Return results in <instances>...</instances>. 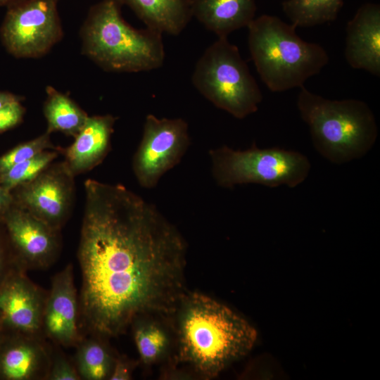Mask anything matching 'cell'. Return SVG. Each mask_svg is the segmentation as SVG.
Wrapping results in <instances>:
<instances>
[{
  "label": "cell",
  "mask_w": 380,
  "mask_h": 380,
  "mask_svg": "<svg viewBox=\"0 0 380 380\" xmlns=\"http://www.w3.org/2000/svg\"><path fill=\"white\" fill-rule=\"evenodd\" d=\"M77 258L80 317L118 336L137 319L171 317L186 292V243L153 204L121 184L89 179Z\"/></svg>",
  "instance_id": "1"
},
{
  "label": "cell",
  "mask_w": 380,
  "mask_h": 380,
  "mask_svg": "<svg viewBox=\"0 0 380 380\" xmlns=\"http://www.w3.org/2000/svg\"><path fill=\"white\" fill-rule=\"evenodd\" d=\"M177 360L210 379L246 356L256 329L231 308L207 295L186 292L175 312Z\"/></svg>",
  "instance_id": "2"
},
{
  "label": "cell",
  "mask_w": 380,
  "mask_h": 380,
  "mask_svg": "<svg viewBox=\"0 0 380 380\" xmlns=\"http://www.w3.org/2000/svg\"><path fill=\"white\" fill-rule=\"evenodd\" d=\"M118 0H102L89 9L80 30L82 53L105 71L138 72L160 68L162 34L136 29L121 15Z\"/></svg>",
  "instance_id": "3"
},
{
  "label": "cell",
  "mask_w": 380,
  "mask_h": 380,
  "mask_svg": "<svg viewBox=\"0 0 380 380\" xmlns=\"http://www.w3.org/2000/svg\"><path fill=\"white\" fill-rule=\"evenodd\" d=\"M297 106L313 145L324 158L343 164L360 158L373 147L378 128L373 112L357 99L330 100L301 86Z\"/></svg>",
  "instance_id": "4"
},
{
  "label": "cell",
  "mask_w": 380,
  "mask_h": 380,
  "mask_svg": "<svg viewBox=\"0 0 380 380\" xmlns=\"http://www.w3.org/2000/svg\"><path fill=\"white\" fill-rule=\"evenodd\" d=\"M247 27L252 60L261 80L273 92L303 86L328 63L329 56L322 46L303 40L293 24L277 16L262 15Z\"/></svg>",
  "instance_id": "5"
},
{
  "label": "cell",
  "mask_w": 380,
  "mask_h": 380,
  "mask_svg": "<svg viewBox=\"0 0 380 380\" xmlns=\"http://www.w3.org/2000/svg\"><path fill=\"white\" fill-rule=\"evenodd\" d=\"M195 88L217 108L238 119L254 113L261 91L236 46L218 37L198 60L192 75Z\"/></svg>",
  "instance_id": "6"
},
{
  "label": "cell",
  "mask_w": 380,
  "mask_h": 380,
  "mask_svg": "<svg viewBox=\"0 0 380 380\" xmlns=\"http://www.w3.org/2000/svg\"><path fill=\"white\" fill-rule=\"evenodd\" d=\"M208 154L215 182L227 189L248 184L293 188L305 180L311 167L308 158L299 152L260 148L255 143L246 150L224 145L210 149Z\"/></svg>",
  "instance_id": "7"
},
{
  "label": "cell",
  "mask_w": 380,
  "mask_h": 380,
  "mask_svg": "<svg viewBox=\"0 0 380 380\" xmlns=\"http://www.w3.org/2000/svg\"><path fill=\"white\" fill-rule=\"evenodd\" d=\"M58 0H22L7 8L0 29L7 51L18 58L42 57L63 36Z\"/></svg>",
  "instance_id": "8"
},
{
  "label": "cell",
  "mask_w": 380,
  "mask_h": 380,
  "mask_svg": "<svg viewBox=\"0 0 380 380\" xmlns=\"http://www.w3.org/2000/svg\"><path fill=\"white\" fill-rule=\"evenodd\" d=\"M190 142L189 125L184 119L147 115L132 158L133 172L139 185L156 187L161 177L180 163Z\"/></svg>",
  "instance_id": "9"
},
{
  "label": "cell",
  "mask_w": 380,
  "mask_h": 380,
  "mask_svg": "<svg viewBox=\"0 0 380 380\" xmlns=\"http://www.w3.org/2000/svg\"><path fill=\"white\" fill-rule=\"evenodd\" d=\"M74 177L64 161L51 163L34 178L10 192L14 203L61 231L72 213Z\"/></svg>",
  "instance_id": "10"
},
{
  "label": "cell",
  "mask_w": 380,
  "mask_h": 380,
  "mask_svg": "<svg viewBox=\"0 0 380 380\" xmlns=\"http://www.w3.org/2000/svg\"><path fill=\"white\" fill-rule=\"evenodd\" d=\"M2 219L22 269L43 270L53 264L61 247L60 231L14 203L4 213Z\"/></svg>",
  "instance_id": "11"
},
{
  "label": "cell",
  "mask_w": 380,
  "mask_h": 380,
  "mask_svg": "<svg viewBox=\"0 0 380 380\" xmlns=\"http://www.w3.org/2000/svg\"><path fill=\"white\" fill-rule=\"evenodd\" d=\"M47 296L17 267L0 286V318L9 331L40 335Z\"/></svg>",
  "instance_id": "12"
},
{
  "label": "cell",
  "mask_w": 380,
  "mask_h": 380,
  "mask_svg": "<svg viewBox=\"0 0 380 380\" xmlns=\"http://www.w3.org/2000/svg\"><path fill=\"white\" fill-rule=\"evenodd\" d=\"M80 302L74 284L73 267L68 264L56 273L45 302L42 334L63 347L76 346L80 332Z\"/></svg>",
  "instance_id": "13"
},
{
  "label": "cell",
  "mask_w": 380,
  "mask_h": 380,
  "mask_svg": "<svg viewBox=\"0 0 380 380\" xmlns=\"http://www.w3.org/2000/svg\"><path fill=\"white\" fill-rule=\"evenodd\" d=\"M51 359L40 335L8 331L0 343V380L46 379Z\"/></svg>",
  "instance_id": "14"
},
{
  "label": "cell",
  "mask_w": 380,
  "mask_h": 380,
  "mask_svg": "<svg viewBox=\"0 0 380 380\" xmlns=\"http://www.w3.org/2000/svg\"><path fill=\"white\" fill-rule=\"evenodd\" d=\"M345 58L353 68L380 75V6L366 3L348 23Z\"/></svg>",
  "instance_id": "15"
},
{
  "label": "cell",
  "mask_w": 380,
  "mask_h": 380,
  "mask_svg": "<svg viewBox=\"0 0 380 380\" xmlns=\"http://www.w3.org/2000/svg\"><path fill=\"white\" fill-rule=\"evenodd\" d=\"M116 118L112 115L89 116L64 151V163L73 176L86 172L100 164L110 149Z\"/></svg>",
  "instance_id": "16"
},
{
  "label": "cell",
  "mask_w": 380,
  "mask_h": 380,
  "mask_svg": "<svg viewBox=\"0 0 380 380\" xmlns=\"http://www.w3.org/2000/svg\"><path fill=\"white\" fill-rule=\"evenodd\" d=\"M192 14L218 37L248 27L253 20L255 0H191Z\"/></svg>",
  "instance_id": "17"
},
{
  "label": "cell",
  "mask_w": 380,
  "mask_h": 380,
  "mask_svg": "<svg viewBox=\"0 0 380 380\" xmlns=\"http://www.w3.org/2000/svg\"><path fill=\"white\" fill-rule=\"evenodd\" d=\"M128 6L146 27L171 35L179 34L191 18V0H118Z\"/></svg>",
  "instance_id": "18"
},
{
  "label": "cell",
  "mask_w": 380,
  "mask_h": 380,
  "mask_svg": "<svg viewBox=\"0 0 380 380\" xmlns=\"http://www.w3.org/2000/svg\"><path fill=\"white\" fill-rule=\"evenodd\" d=\"M43 111L47 122L46 132H61L75 137L89 115L69 96L51 86L46 87Z\"/></svg>",
  "instance_id": "19"
},
{
  "label": "cell",
  "mask_w": 380,
  "mask_h": 380,
  "mask_svg": "<svg viewBox=\"0 0 380 380\" xmlns=\"http://www.w3.org/2000/svg\"><path fill=\"white\" fill-rule=\"evenodd\" d=\"M103 338L91 335L78 343L74 364L81 379H109L115 356Z\"/></svg>",
  "instance_id": "20"
},
{
  "label": "cell",
  "mask_w": 380,
  "mask_h": 380,
  "mask_svg": "<svg viewBox=\"0 0 380 380\" xmlns=\"http://www.w3.org/2000/svg\"><path fill=\"white\" fill-rule=\"evenodd\" d=\"M343 0H286L282 9L296 27H312L335 20Z\"/></svg>",
  "instance_id": "21"
},
{
  "label": "cell",
  "mask_w": 380,
  "mask_h": 380,
  "mask_svg": "<svg viewBox=\"0 0 380 380\" xmlns=\"http://www.w3.org/2000/svg\"><path fill=\"white\" fill-rule=\"evenodd\" d=\"M132 327L141 361L151 365L161 359L170 346V337L165 328L151 317L139 318Z\"/></svg>",
  "instance_id": "22"
},
{
  "label": "cell",
  "mask_w": 380,
  "mask_h": 380,
  "mask_svg": "<svg viewBox=\"0 0 380 380\" xmlns=\"http://www.w3.org/2000/svg\"><path fill=\"white\" fill-rule=\"evenodd\" d=\"M58 151L47 150L25 161L14 165L0 174V186L11 191L34 178L57 158Z\"/></svg>",
  "instance_id": "23"
},
{
  "label": "cell",
  "mask_w": 380,
  "mask_h": 380,
  "mask_svg": "<svg viewBox=\"0 0 380 380\" xmlns=\"http://www.w3.org/2000/svg\"><path fill=\"white\" fill-rule=\"evenodd\" d=\"M47 150L60 151L50 139V134H43L29 141L20 144L0 157V174L15 164L29 160Z\"/></svg>",
  "instance_id": "24"
},
{
  "label": "cell",
  "mask_w": 380,
  "mask_h": 380,
  "mask_svg": "<svg viewBox=\"0 0 380 380\" xmlns=\"http://www.w3.org/2000/svg\"><path fill=\"white\" fill-rule=\"evenodd\" d=\"M17 267H20L15 255L2 216H0V286Z\"/></svg>",
  "instance_id": "25"
},
{
  "label": "cell",
  "mask_w": 380,
  "mask_h": 380,
  "mask_svg": "<svg viewBox=\"0 0 380 380\" xmlns=\"http://www.w3.org/2000/svg\"><path fill=\"white\" fill-rule=\"evenodd\" d=\"M47 380H80L81 379L74 362L69 360L59 351L51 353L50 367Z\"/></svg>",
  "instance_id": "26"
},
{
  "label": "cell",
  "mask_w": 380,
  "mask_h": 380,
  "mask_svg": "<svg viewBox=\"0 0 380 380\" xmlns=\"http://www.w3.org/2000/svg\"><path fill=\"white\" fill-rule=\"evenodd\" d=\"M25 112L20 101L13 102L0 109V133L20 124Z\"/></svg>",
  "instance_id": "27"
},
{
  "label": "cell",
  "mask_w": 380,
  "mask_h": 380,
  "mask_svg": "<svg viewBox=\"0 0 380 380\" xmlns=\"http://www.w3.org/2000/svg\"><path fill=\"white\" fill-rule=\"evenodd\" d=\"M135 365L125 356L115 357L110 380H129L132 379Z\"/></svg>",
  "instance_id": "28"
},
{
  "label": "cell",
  "mask_w": 380,
  "mask_h": 380,
  "mask_svg": "<svg viewBox=\"0 0 380 380\" xmlns=\"http://www.w3.org/2000/svg\"><path fill=\"white\" fill-rule=\"evenodd\" d=\"M13 203V200L11 192L0 186V216L4 215Z\"/></svg>",
  "instance_id": "29"
},
{
  "label": "cell",
  "mask_w": 380,
  "mask_h": 380,
  "mask_svg": "<svg viewBox=\"0 0 380 380\" xmlns=\"http://www.w3.org/2000/svg\"><path fill=\"white\" fill-rule=\"evenodd\" d=\"M20 96L8 91H0V109L15 101H21Z\"/></svg>",
  "instance_id": "30"
},
{
  "label": "cell",
  "mask_w": 380,
  "mask_h": 380,
  "mask_svg": "<svg viewBox=\"0 0 380 380\" xmlns=\"http://www.w3.org/2000/svg\"><path fill=\"white\" fill-rule=\"evenodd\" d=\"M8 330L5 327L1 319L0 318V343L7 333Z\"/></svg>",
  "instance_id": "31"
},
{
  "label": "cell",
  "mask_w": 380,
  "mask_h": 380,
  "mask_svg": "<svg viewBox=\"0 0 380 380\" xmlns=\"http://www.w3.org/2000/svg\"><path fill=\"white\" fill-rule=\"evenodd\" d=\"M22 0H0V7L9 6L15 3H17Z\"/></svg>",
  "instance_id": "32"
}]
</instances>
